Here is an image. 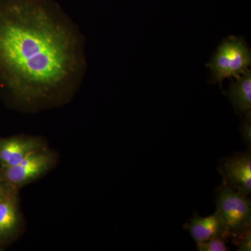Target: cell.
Instances as JSON below:
<instances>
[{"label":"cell","instance_id":"obj_2","mask_svg":"<svg viewBox=\"0 0 251 251\" xmlns=\"http://www.w3.org/2000/svg\"><path fill=\"white\" fill-rule=\"evenodd\" d=\"M216 204L226 240L240 237L251 229V202L247 196L223 184L216 189Z\"/></svg>","mask_w":251,"mask_h":251},{"label":"cell","instance_id":"obj_14","mask_svg":"<svg viewBox=\"0 0 251 251\" xmlns=\"http://www.w3.org/2000/svg\"><path fill=\"white\" fill-rule=\"evenodd\" d=\"M1 247H0V251H1Z\"/></svg>","mask_w":251,"mask_h":251},{"label":"cell","instance_id":"obj_4","mask_svg":"<svg viewBox=\"0 0 251 251\" xmlns=\"http://www.w3.org/2000/svg\"><path fill=\"white\" fill-rule=\"evenodd\" d=\"M55 161L54 153L44 148L31 153L16 166L0 167V179L18 190L46 174Z\"/></svg>","mask_w":251,"mask_h":251},{"label":"cell","instance_id":"obj_1","mask_svg":"<svg viewBox=\"0 0 251 251\" xmlns=\"http://www.w3.org/2000/svg\"><path fill=\"white\" fill-rule=\"evenodd\" d=\"M80 46L69 25L42 6L0 7V90L25 104L59 98L79 77Z\"/></svg>","mask_w":251,"mask_h":251},{"label":"cell","instance_id":"obj_13","mask_svg":"<svg viewBox=\"0 0 251 251\" xmlns=\"http://www.w3.org/2000/svg\"><path fill=\"white\" fill-rule=\"evenodd\" d=\"M15 191H18V190L11 187L9 185L0 179V203L4 201L6 198L9 197L10 195Z\"/></svg>","mask_w":251,"mask_h":251},{"label":"cell","instance_id":"obj_8","mask_svg":"<svg viewBox=\"0 0 251 251\" xmlns=\"http://www.w3.org/2000/svg\"><path fill=\"white\" fill-rule=\"evenodd\" d=\"M18 191H15L0 203V244L14 237L21 224Z\"/></svg>","mask_w":251,"mask_h":251},{"label":"cell","instance_id":"obj_3","mask_svg":"<svg viewBox=\"0 0 251 251\" xmlns=\"http://www.w3.org/2000/svg\"><path fill=\"white\" fill-rule=\"evenodd\" d=\"M250 50L242 39L229 37L219 46L210 63L212 80L222 83L226 77H240L251 65Z\"/></svg>","mask_w":251,"mask_h":251},{"label":"cell","instance_id":"obj_7","mask_svg":"<svg viewBox=\"0 0 251 251\" xmlns=\"http://www.w3.org/2000/svg\"><path fill=\"white\" fill-rule=\"evenodd\" d=\"M184 228L197 243L216 237L224 238L226 240L222 223L216 212L206 217H202L196 213L189 223L184 225Z\"/></svg>","mask_w":251,"mask_h":251},{"label":"cell","instance_id":"obj_6","mask_svg":"<svg viewBox=\"0 0 251 251\" xmlns=\"http://www.w3.org/2000/svg\"><path fill=\"white\" fill-rule=\"evenodd\" d=\"M44 148V143L34 137L0 138V167L16 166L31 153Z\"/></svg>","mask_w":251,"mask_h":251},{"label":"cell","instance_id":"obj_9","mask_svg":"<svg viewBox=\"0 0 251 251\" xmlns=\"http://www.w3.org/2000/svg\"><path fill=\"white\" fill-rule=\"evenodd\" d=\"M227 97L230 99L235 112L245 114L251 108V74L250 71L243 74L230 85Z\"/></svg>","mask_w":251,"mask_h":251},{"label":"cell","instance_id":"obj_10","mask_svg":"<svg viewBox=\"0 0 251 251\" xmlns=\"http://www.w3.org/2000/svg\"><path fill=\"white\" fill-rule=\"evenodd\" d=\"M197 249L199 251H227L229 247L226 244L224 238L216 237L205 242L197 243Z\"/></svg>","mask_w":251,"mask_h":251},{"label":"cell","instance_id":"obj_12","mask_svg":"<svg viewBox=\"0 0 251 251\" xmlns=\"http://www.w3.org/2000/svg\"><path fill=\"white\" fill-rule=\"evenodd\" d=\"M234 244L238 248L239 251H251V229L240 237L234 238Z\"/></svg>","mask_w":251,"mask_h":251},{"label":"cell","instance_id":"obj_11","mask_svg":"<svg viewBox=\"0 0 251 251\" xmlns=\"http://www.w3.org/2000/svg\"><path fill=\"white\" fill-rule=\"evenodd\" d=\"M244 120L242 121L241 133H242V139L244 143L247 144L249 150L251 147V111L244 114Z\"/></svg>","mask_w":251,"mask_h":251},{"label":"cell","instance_id":"obj_5","mask_svg":"<svg viewBox=\"0 0 251 251\" xmlns=\"http://www.w3.org/2000/svg\"><path fill=\"white\" fill-rule=\"evenodd\" d=\"M219 171L224 184L236 192L249 197L251 193V153L237 152L220 161Z\"/></svg>","mask_w":251,"mask_h":251}]
</instances>
